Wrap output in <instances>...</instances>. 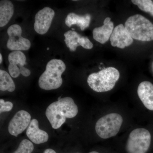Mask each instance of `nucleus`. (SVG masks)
Masks as SVG:
<instances>
[{"instance_id": "4468645a", "label": "nucleus", "mask_w": 153, "mask_h": 153, "mask_svg": "<svg viewBox=\"0 0 153 153\" xmlns=\"http://www.w3.org/2000/svg\"><path fill=\"white\" fill-rule=\"evenodd\" d=\"M110 18L105 19L103 25L94 28L93 31L94 39L101 44H104L110 38L114 29L113 22L111 21Z\"/></svg>"}, {"instance_id": "412c9836", "label": "nucleus", "mask_w": 153, "mask_h": 153, "mask_svg": "<svg viewBox=\"0 0 153 153\" xmlns=\"http://www.w3.org/2000/svg\"><path fill=\"white\" fill-rule=\"evenodd\" d=\"M13 104L10 101L5 102L2 99L0 100V113L6 112L11 111L13 108Z\"/></svg>"}, {"instance_id": "393cba45", "label": "nucleus", "mask_w": 153, "mask_h": 153, "mask_svg": "<svg viewBox=\"0 0 153 153\" xmlns=\"http://www.w3.org/2000/svg\"><path fill=\"white\" fill-rule=\"evenodd\" d=\"M49 48H47V50H49Z\"/></svg>"}, {"instance_id": "9d476101", "label": "nucleus", "mask_w": 153, "mask_h": 153, "mask_svg": "<svg viewBox=\"0 0 153 153\" xmlns=\"http://www.w3.org/2000/svg\"><path fill=\"white\" fill-rule=\"evenodd\" d=\"M30 114L25 110L18 111L10 121L8 125L9 132L12 135L17 137L27 128L31 122Z\"/></svg>"}, {"instance_id": "4be33fe9", "label": "nucleus", "mask_w": 153, "mask_h": 153, "mask_svg": "<svg viewBox=\"0 0 153 153\" xmlns=\"http://www.w3.org/2000/svg\"><path fill=\"white\" fill-rule=\"evenodd\" d=\"M44 153H56L54 150L51 149H47L44 152Z\"/></svg>"}, {"instance_id": "39448f33", "label": "nucleus", "mask_w": 153, "mask_h": 153, "mask_svg": "<svg viewBox=\"0 0 153 153\" xmlns=\"http://www.w3.org/2000/svg\"><path fill=\"white\" fill-rule=\"evenodd\" d=\"M123 118L120 114L111 113L100 118L97 122L95 131L99 136L106 139L115 136L120 130Z\"/></svg>"}, {"instance_id": "bb28decb", "label": "nucleus", "mask_w": 153, "mask_h": 153, "mask_svg": "<svg viewBox=\"0 0 153 153\" xmlns=\"http://www.w3.org/2000/svg\"></svg>"}, {"instance_id": "dca6fc26", "label": "nucleus", "mask_w": 153, "mask_h": 153, "mask_svg": "<svg viewBox=\"0 0 153 153\" xmlns=\"http://www.w3.org/2000/svg\"><path fill=\"white\" fill-rule=\"evenodd\" d=\"M91 17L89 14L79 16L74 13H70L65 19V24L69 27L73 25H77L80 30L83 31L90 25Z\"/></svg>"}, {"instance_id": "6e6552de", "label": "nucleus", "mask_w": 153, "mask_h": 153, "mask_svg": "<svg viewBox=\"0 0 153 153\" xmlns=\"http://www.w3.org/2000/svg\"><path fill=\"white\" fill-rule=\"evenodd\" d=\"M26 60V56L21 51H14L9 54L8 60L10 64L8 70L11 76L13 78H17L20 74L25 76H30L31 71L25 67Z\"/></svg>"}, {"instance_id": "6ab92c4d", "label": "nucleus", "mask_w": 153, "mask_h": 153, "mask_svg": "<svg viewBox=\"0 0 153 153\" xmlns=\"http://www.w3.org/2000/svg\"><path fill=\"white\" fill-rule=\"evenodd\" d=\"M131 2L137 6L144 12L149 13L153 17V1L151 0H132Z\"/></svg>"}, {"instance_id": "b1692460", "label": "nucleus", "mask_w": 153, "mask_h": 153, "mask_svg": "<svg viewBox=\"0 0 153 153\" xmlns=\"http://www.w3.org/2000/svg\"><path fill=\"white\" fill-rule=\"evenodd\" d=\"M89 153H99L98 152H91Z\"/></svg>"}, {"instance_id": "7ed1b4c3", "label": "nucleus", "mask_w": 153, "mask_h": 153, "mask_svg": "<svg viewBox=\"0 0 153 153\" xmlns=\"http://www.w3.org/2000/svg\"><path fill=\"white\" fill-rule=\"evenodd\" d=\"M120 76L119 71L113 67H108L90 74L87 78L89 87L97 92L112 90Z\"/></svg>"}, {"instance_id": "9b49d317", "label": "nucleus", "mask_w": 153, "mask_h": 153, "mask_svg": "<svg viewBox=\"0 0 153 153\" xmlns=\"http://www.w3.org/2000/svg\"><path fill=\"white\" fill-rule=\"evenodd\" d=\"M64 41L66 46L71 52H74L76 48L80 46L84 49H91L93 44L86 36H82L75 31L69 30L64 34Z\"/></svg>"}, {"instance_id": "aec40b11", "label": "nucleus", "mask_w": 153, "mask_h": 153, "mask_svg": "<svg viewBox=\"0 0 153 153\" xmlns=\"http://www.w3.org/2000/svg\"><path fill=\"white\" fill-rule=\"evenodd\" d=\"M34 149L33 143L29 140H23L18 149L13 153H32Z\"/></svg>"}, {"instance_id": "f3484780", "label": "nucleus", "mask_w": 153, "mask_h": 153, "mask_svg": "<svg viewBox=\"0 0 153 153\" xmlns=\"http://www.w3.org/2000/svg\"><path fill=\"white\" fill-rule=\"evenodd\" d=\"M14 6L11 1L2 0L0 1V27L6 26L13 17Z\"/></svg>"}, {"instance_id": "f03ea898", "label": "nucleus", "mask_w": 153, "mask_h": 153, "mask_svg": "<svg viewBox=\"0 0 153 153\" xmlns=\"http://www.w3.org/2000/svg\"><path fill=\"white\" fill-rule=\"evenodd\" d=\"M66 69V65L62 60H50L47 63L46 70L39 77V87L46 90H54L60 88L63 83L61 75Z\"/></svg>"}, {"instance_id": "20e7f679", "label": "nucleus", "mask_w": 153, "mask_h": 153, "mask_svg": "<svg viewBox=\"0 0 153 153\" xmlns=\"http://www.w3.org/2000/svg\"><path fill=\"white\" fill-rule=\"evenodd\" d=\"M125 27L133 39L142 41L153 40V24L142 15L137 14L129 17Z\"/></svg>"}, {"instance_id": "ddd939ff", "label": "nucleus", "mask_w": 153, "mask_h": 153, "mask_svg": "<svg viewBox=\"0 0 153 153\" xmlns=\"http://www.w3.org/2000/svg\"><path fill=\"white\" fill-rule=\"evenodd\" d=\"M26 134L30 140L36 144L47 142L49 139V135L47 132L39 128V123L36 119L31 121Z\"/></svg>"}, {"instance_id": "1a4fd4ad", "label": "nucleus", "mask_w": 153, "mask_h": 153, "mask_svg": "<svg viewBox=\"0 0 153 153\" xmlns=\"http://www.w3.org/2000/svg\"><path fill=\"white\" fill-rule=\"evenodd\" d=\"M54 10L46 7L38 11L35 16L34 29L36 33L43 35L48 32L55 16Z\"/></svg>"}, {"instance_id": "423d86ee", "label": "nucleus", "mask_w": 153, "mask_h": 153, "mask_svg": "<svg viewBox=\"0 0 153 153\" xmlns=\"http://www.w3.org/2000/svg\"><path fill=\"white\" fill-rule=\"evenodd\" d=\"M151 135L146 129L137 128L131 132L126 144L128 153H146L150 146Z\"/></svg>"}, {"instance_id": "a211bd4d", "label": "nucleus", "mask_w": 153, "mask_h": 153, "mask_svg": "<svg viewBox=\"0 0 153 153\" xmlns=\"http://www.w3.org/2000/svg\"><path fill=\"white\" fill-rule=\"evenodd\" d=\"M16 89V85L10 75L7 72L0 70V90L13 92Z\"/></svg>"}, {"instance_id": "f257e3e1", "label": "nucleus", "mask_w": 153, "mask_h": 153, "mask_svg": "<svg viewBox=\"0 0 153 153\" xmlns=\"http://www.w3.org/2000/svg\"><path fill=\"white\" fill-rule=\"evenodd\" d=\"M78 112V107L71 97H65L49 105L46 111V115L52 128H60L66 118L75 117Z\"/></svg>"}, {"instance_id": "2eb2a0df", "label": "nucleus", "mask_w": 153, "mask_h": 153, "mask_svg": "<svg viewBox=\"0 0 153 153\" xmlns=\"http://www.w3.org/2000/svg\"><path fill=\"white\" fill-rule=\"evenodd\" d=\"M137 94L141 101L147 109L153 111V84L143 81L138 85Z\"/></svg>"}, {"instance_id": "0eeeda50", "label": "nucleus", "mask_w": 153, "mask_h": 153, "mask_svg": "<svg viewBox=\"0 0 153 153\" xmlns=\"http://www.w3.org/2000/svg\"><path fill=\"white\" fill-rule=\"evenodd\" d=\"M22 28L18 25H11L7 30L9 36L7 43V48L11 50H27L31 47V43L27 38L22 36Z\"/></svg>"}, {"instance_id": "5701e85b", "label": "nucleus", "mask_w": 153, "mask_h": 153, "mask_svg": "<svg viewBox=\"0 0 153 153\" xmlns=\"http://www.w3.org/2000/svg\"><path fill=\"white\" fill-rule=\"evenodd\" d=\"M2 56L1 54H0V63H1L2 62Z\"/></svg>"}, {"instance_id": "a878e982", "label": "nucleus", "mask_w": 153, "mask_h": 153, "mask_svg": "<svg viewBox=\"0 0 153 153\" xmlns=\"http://www.w3.org/2000/svg\"></svg>"}, {"instance_id": "f8f14e48", "label": "nucleus", "mask_w": 153, "mask_h": 153, "mask_svg": "<svg viewBox=\"0 0 153 153\" xmlns=\"http://www.w3.org/2000/svg\"><path fill=\"white\" fill-rule=\"evenodd\" d=\"M110 39L113 47L120 49L128 47L133 42V39L123 24L117 25L114 28Z\"/></svg>"}]
</instances>
